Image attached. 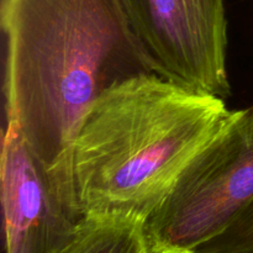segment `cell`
I'll use <instances>...</instances> for the list:
<instances>
[{"instance_id": "5b68a950", "label": "cell", "mask_w": 253, "mask_h": 253, "mask_svg": "<svg viewBox=\"0 0 253 253\" xmlns=\"http://www.w3.org/2000/svg\"><path fill=\"white\" fill-rule=\"evenodd\" d=\"M1 203L5 253H62L85 219L71 166L48 167L12 123L2 133Z\"/></svg>"}, {"instance_id": "7a4b0ae2", "label": "cell", "mask_w": 253, "mask_h": 253, "mask_svg": "<svg viewBox=\"0 0 253 253\" xmlns=\"http://www.w3.org/2000/svg\"><path fill=\"white\" fill-rule=\"evenodd\" d=\"M231 115L225 99L157 73L104 91L84 115L69 155L84 216L146 224Z\"/></svg>"}, {"instance_id": "52a82bcc", "label": "cell", "mask_w": 253, "mask_h": 253, "mask_svg": "<svg viewBox=\"0 0 253 253\" xmlns=\"http://www.w3.org/2000/svg\"><path fill=\"white\" fill-rule=\"evenodd\" d=\"M194 253H253V200L221 234Z\"/></svg>"}, {"instance_id": "3957f363", "label": "cell", "mask_w": 253, "mask_h": 253, "mask_svg": "<svg viewBox=\"0 0 253 253\" xmlns=\"http://www.w3.org/2000/svg\"><path fill=\"white\" fill-rule=\"evenodd\" d=\"M253 200V104L232 111L145 224L152 253H194Z\"/></svg>"}, {"instance_id": "8992f818", "label": "cell", "mask_w": 253, "mask_h": 253, "mask_svg": "<svg viewBox=\"0 0 253 253\" xmlns=\"http://www.w3.org/2000/svg\"><path fill=\"white\" fill-rule=\"evenodd\" d=\"M62 253H152L145 222L121 217H85Z\"/></svg>"}, {"instance_id": "277c9868", "label": "cell", "mask_w": 253, "mask_h": 253, "mask_svg": "<svg viewBox=\"0 0 253 253\" xmlns=\"http://www.w3.org/2000/svg\"><path fill=\"white\" fill-rule=\"evenodd\" d=\"M156 73L174 83L226 99L225 0H120Z\"/></svg>"}, {"instance_id": "6da1fadb", "label": "cell", "mask_w": 253, "mask_h": 253, "mask_svg": "<svg viewBox=\"0 0 253 253\" xmlns=\"http://www.w3.org/2000/svg\"><path fill=\"white\" fill-rule=\"evenodd\" d=\"M1 27L6 123L48 167L71 165L77 131L104 91L156 73L120 0H1Z\"/></svg>"}]
</instances>
